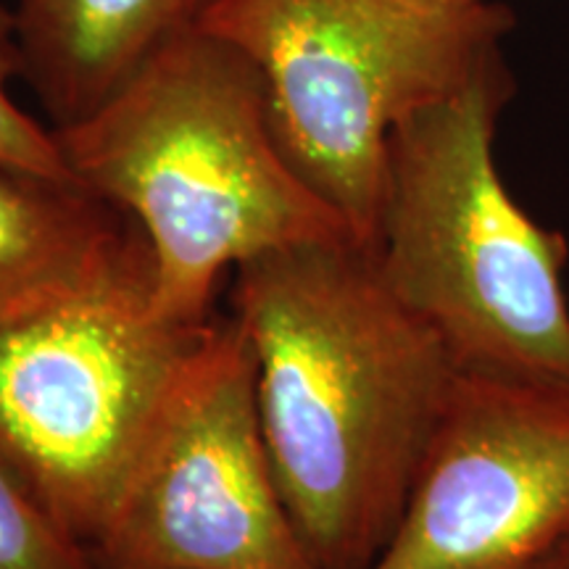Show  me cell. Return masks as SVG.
<instances>
[{"instance_id": "1", "label": "cell", "mask_w": 569, "mask_h": 569, "mask_svg": "<svg viewBox=\"0 0 569 569\" xmlns=\"http://www.w3.org/2000/svg\"><path fill=\"white\" fill-rule=\"evenodd\" d=\"M277 482L319 569H369L393 536L459 367L356 240L232 272Z\"/></svg>"}, {"instance_id": "2", "label": "cell", "mask_w": 569, "mask_h": 569, "mask_svg": "<svg viewBox=\"0 0 569 569\" xmlns=\"http://www.w3.org/2000/svg\"><path fill=\"white\" fill-rule=\"evenodd\" d=\"M53 132L82 188L138 227L153 309L172 325L209 322L219 282L246 261L356 240L277 146L251 56L203 27Z\"/></svg>"}, {"instance_id": "3", "label": "cell", "mask_w": 569, "mask_h": 569, "mask_svg": "<svg viewBox=\"0 0 569 569\" xmlns=\"http://www.w3.org/2000/svg\"><path fill=\"white\" fill-rule=\"evenodd\" d=\"M517 92L503 48L390 134L375 261L459 372L569 388V240L530 217L496 167Z\"/></svg>"}, {"instance_id": "4", "label": "cell", "mask_w": 569, "mask_h": 569, "mask_svg": "<svg viewBox=\"0 0 569 569\" xmlns=\"http://www.w3.org/2000/svg\"><path fill=\"white\" fill-rule=\"evenodd\" d=\"M515 24L496 0H213L198 27L251 56L284 159L375 251L390 134L472 80Z\"/></svg>"}, {"instance_id": "5", "label": "cell", "mask_w": 569, "mask_h": 569, "mask_svg": "<svg viewBox=\"0 0 569 569\" xmlns=\"http://www.w3.org/2000/svg\"><path fill=\"white\" fill-rule=\"evenodd\" d=\"M201 327L156 315L142 238L101 280L0 322V459L84 546Z\"/></svg>"}, {"instance_id": "6", "label": "cell", "mask_w": 569, "mask_h": 569, "mask_svg": "<svg viewBox=\"0 0 569 569\" xmlns=\"http://www.w3.org/2000/svg\"><path fill=\"white\" fill-rule=\"evenodd\" d=\"M101 569H319L277 482L234 319L206 322L96 543Z\"/></svg>"}, {"instance_id": "7", "label": "cell", "mask_w": 569, "mask_h": 569, "mask_svg": "<svg viewBox=\"0 0 569 569\" xmlns=\"http://www.w3.org/2000/svg\"><path fill=\"white\" fill-rule=\"evenodd\" d=\"M569 540V388L459 372L369 569H538Z\"/></svg>"}, {"instance_id": "8", "label": "cell", "mask_w": 569, "mask_h": 569, "mask_svg": "<svg viewBox=\"0 0 569 569\" xmlns=\"http://www.w3.org/2000/svg\"><path fill=\"white\" fill-rule=\"evenodd\" d=\"M213 0H13L21 77L56 127L96 111Z\"/></svg>"}, {"instance_id": "9", "label": "cell", "mask_w": 569, "mask_h": 569, "mask_svg": "<svg viewBox=\"0 0 569 569\" xmlns=\"http://www.w3.org/2000/svg\"><path fill=\"white\" fill-rule=\"evenodd\" d=\"M138 240V227L80 182L0 161V322L101 280Z\"/></svg>"}, {"instance_id": "10", "label": "cell", "mask_w": 569, "mask_h": 569, "mask_svg": "<svg viewBox=\"0 0 569 569\" xmlns=\"http://www.w3.org/2000/svg\"><path fill=\"white\" fill-rule=\"evenodd\" d=\"M0 569H101L0 459Z\"/></svg>"}, {"instance_id": "11", "label": "cell", "mask_w": 569, "mask_h": 569, "mask_svg": "<svg viewBox=\"0 0 569 569\" xmlns=\"http://www.w3.org/2000/svg\"><path fill=\"white\" fill-rule=\"evenodd\" d=\"M13 74H21L17 40L13 32L0 30V161L48 180L80 182L71 174L56 132L40 127L30 113L11 101L6 82Z\"/></svg>"}, {"instance_id": "12", "label": "cell", "mask_w": 569, "mask_h": 569, "mask_svg": "<svg viewBox=\"0 0 569 569\" xmlns=\"http://www.w3.org/2000/svg\"><path fill=\"white\" fill-rule=\"evenodd\" d=\"M538 569H569V540H565Z\"/></svg>"}, {"instance_id": "13", "label": "cell", "mask_w": 569, "mask_h": 569, "mask_svg": "<svg viewBox=\"0 0 569 569\" xmlns=\"http://www.w3.org/2000/svg\"><path fill=\"white\" fill-rule=\"evenodd\" d=\"M0 30H9V32H13V17H11V9H6L3 3H0Z\"/></svg>"}]
</instances>
